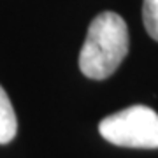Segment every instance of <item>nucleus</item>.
Here are the masks:
<instances>
[{
  "label": "nucleus",
  "mask_w": 158,
  "mask_h": 158,
  "mask_svg": "<svg viewBox=\"0 0 158 158\" xmlns=\"http://www.w3.org/2000/svg\"><path fill=\"white\" fill-rule=\"evenodd\" d=\"M142 19H144L148 35L158 42V0H144Z\"/></svg>",
  "instance_id": "obj_4"
},
{
  "label": "nucleus",
  "mask_w": 158,
  "mask_h": 158,
  "mask_svg": "<svg viewBox=\"0 0 158 158\" xmlns=\"http://www.w3.org/2000/svg\"><path fill=\"white\" fill-rule=\"evenodd\" d=\"M18 119L6 90L0 86V144H9L16 137Z\"/></svg>",
  "instance_id": "obj_3"
},
{
  "label": "nucleus",
  "mask_w": 158,
  "mask_h": 158,
  "mask_svg": "<svg viewBox=\"0 0 158 158\" xmlns=\"http://www.w3.org/2000/svg\"><path fill=\"white\" fill-rule=\"evenodd\" d=\"M128 53V28L119 14L100 12L88 27L79 69L90 79H106L119 67Z\"/></svg>",
  "instance_id": "obj_1"
},
{
  "label": "nucleus",
  "mask_w": 158,
  "mask_h": 158,
  "mask_svg": "<svg viewBox=\"0 0 158 158\" xmlns=\"http://www.w3.org/2000/svg\"><path fill=\"white\" fill-rule=\"evenodd\" d=\"M100 135L114 146L123 148H158V113L148 106H130L106 116L98 125Z\"/></svg>",
  "instance_id": "obj_2"
}]
</instances>
